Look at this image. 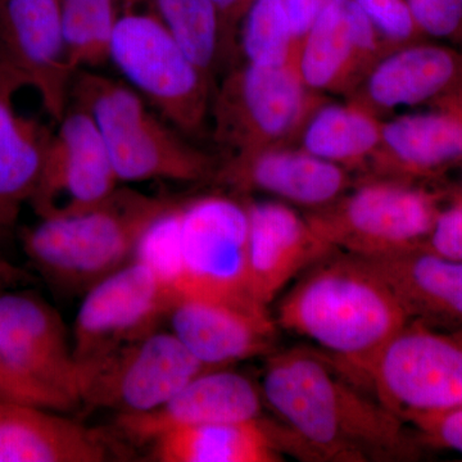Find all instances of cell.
I'll return each mask as SVG.
<instances>
[{
	"label": "cell",
	"mask_w": 462,
	"mask_h": 462,
	"mask_svg": "<svg viewBox=\"0 0 462 462\" xmlns=\"http://www.w3.org/2000/svg\"><path fill=\"white\" fill-rule=\"evenodd\" d=\"M260 387L282 421L289 455L337 462L403 461L418 455L404 420L312 349L273 352Z\"/></svg>",
	"instance_id": "6da1fadb"
},
{
	"label": "cell",
	"mask_w": 462,
	"mask_h": 462,
	"mask_svg": "<svg viewBox=\"0 0 462 462\" xmlns=\"http://www.w3.org/2000/svg\"><path fill=\"white\" fill-rule=\"evenodd\" d=\"M312 264L276 310L278 327L312 340L352 380L411 321L387 282L355 254Z\"/></svg>",
	"instance_id": "7a4b0ae2"
},
{
	"label": "cell",
	"mask_w": 462,
	"mask_h": 462,
	"mask_svg": "<svg viewBox=\"0 0 462 462\" xmlns=\"http://www.w3.org/2000/svg\"><path fill=\"white\" fill-rule=\"evenodd\" d=\"M178 200L118 187L79 214L39 217L21 233L23 251L51 287L85 293L129 263L149 227Z\"/></svg>",
	"instance_id": "3957f363"
},
{
	"label": "cell",
	"mask_w": 462,
	"mask_h": 462,
	"mask_svg": "<svg viewBox=\"0 0 462 462\" xmlns=\"http://www.w3.org/2000/svg\"><path fill=\"white\" fill-rule=\"evenodd\" d=\"M69 103L93 118L120 184L214 181L220 162L162 116L154 115L130 85L91 69H79Z\"/></svg>",
	"instance_id": "277c9868"
},
{
	"label": "cell",
	"mask_w": 462,
	"mask_h": 462,
	"mask_svg": "<svg viewBox=\"0 0 462 462\" xmlns=\"http://www.w3.org/2000/svg\"><path fill=\"white\" fill-rule=\"evenodd\" d=\"M109 62L151 107L185 135L194 138L206 129L215 78L151 11L123 12L112 36Z\"/></svg>",
	"instance_id": "5b68a950"
},
{
	"label": "cell",
	"mask_w": 462,
	"mask_h": 462,
	"mask_svg": "<svg viewBox=\"0 0 462 462\" xmlns=\"http://www.w3.org/2000/svg\"><path fill=\"white\" fill-rule=\"evenodd\" d=\"M446 196L416 181L378 176L305 216L337 251L388 256L424 245Z\"/></svg>",
	"instance_id": "8992f818"
},
{
	"label": "cell",
	"mask_w": 462,
	"mask_h": 462,
	"mask_svg": "<svg viewBox=\"0 0 462 462\" xmlns=\"http://www.w3.org/2000/svg\"><path fill=\"white\" fill-rule=\"evenodd\" d=\"M325 99L306 87L294 63L243 62L215 85L212 138L231 154L296 144L307 118Z\"/></svg>",
	"instance_id": "52a82bcc"
},
{
	"label": "cell",
	"mask_w": 462,
	"mask_h": 462,
	"mask_svg": "<svg viewBox=\"0 0 462 462\" xmlns=\"http://www.w3.org/2000/svg\"><path fill=\"white\" fill-rule=\"evenodd\" d=\"M176 217L179 251L176 300L206 298L257 303L249 291L247 200L224 194L181 199Z\"/></svg>",
	"instance_id": "ba28073f"
},
{
	"label": "cell",
	"mask_w": 462,
	"mask_h": 462,
	"mask_svg": "<svg viewBox=\"0 0 462 462\" xmlns=\"http://www.w3.org/2000/svg\"><path fill=\"white\" fill-rule=\"evenodd\" d=\"M404 422L462 409V330L407 322L357 380Z\"/></svg>",
	"instance_id": "9c48e42d"
},
{
	"label": "cell",
	"mask_w": 462,
	"mask_h": 462,
	"mask_svg": "<svg viewBox=\"0 0 462 462\" xmlns=\"http://www.w3.org/2000/svg\"><path fill=\"white\" fill-rule=\"evenodd\" d=\"M80 366L79 401L117 413L151 411L199 374L212 370L172 331L154 330Z\"/></svg>",
	"instance_id": "30bf717a"
},
{
	"label": "cell",
	"mask_w": 462,
	"mask_h": 462,
	"mask_svg": "<svg viewBox=\"0 0 462 462\" xmlns=\"http://www.w3.org/2000/svg\"><path fill=\"white\" fill-rule=\"evenodd\" d=\"M173 303L172 294L156 273L133 258L85 291L72 338L76 363L98 360L157 330Z\"/></svg>",
	"instance_id": "8fae6325"
},
{
	"label": "cell",
	"mask_w": 462,
	"mask_h": 462,
	"mask_svg": "<svg viewBox=\"0 0 462 462\" xmlns=\"http://www.w3.org/2000/svg\"><path fill=\"white\" fill-rule=\"evenodd\" d=\"M51 134L32 205L39 217L79 214L99 205L118 187L114 163L93 118L69 103Z\"/></svg>",
	"instance_id": "7c38bea8"
},
{
	"label": "cell",
	"mask_w": 462,
	"mask_h": 462,
	"mask_svg": "<svg viewBox=\"0 0 462 462\" xmlns=\"http://www.w3.org/2000/svg\"><path fill=\"white\" fill-rule=\"evenodd\" d=\"M0 62L35 91L56 123L69 105V62L58 0H0Z\"/></svg>",
	"instance_id": "4fadbf2b"
},
{
	"label": "cell",
	"mask_w": 462,
	"mask_h": 462,
	"mask_svg": "<svg viewBox=\"0 0 462 462\" xmlns=\"http://www.w3.org/2000/svg\"><path fill=\"white\" fill-rule=\"evenodd\" d=\"M387 51L355 0H325L298 45L294 66L309 89L346 98Z\"/></svg>",
	"instance_id": "5bb4252c"
},
{
	"label": "cell",
	"mask_w": 462,
	"mask_h": 462,
	"mask_svg": "<svg viewBox=\"0 0 462 462\" xmlns=\"http://www.w3.org/2000/svg\"><path fill=\"white\" fill-rule=\"evenodd\" d=\"M0 354L21 375L80 406V366L62 319L42 298L0 291Z\"/></svg>",
	"instance_id": "9a60e30c"
},
{
	"label": "cell",
	"mask_w": 462,
	"mask_h": 462,
	"mask_svg": "<svg viewBox=\"0 0 462 462\" xmlns=\"http://www.w3.org/2000/svg\"><path fill=\"white\" fill-rule=\"evenodd\" d=\"M263 402L261 387L248 376L226 367L207 370L157 409L117 413L112 434L132 446H149L182 428L263 418Z\"/></svg>",
	"instance_id": "2e32d148"
},
{
	"label": "cell",
	"mask_w": 462,
	"mask_h": 462,
	"mask_svg": "<svg viewBox=\"0 0 462 462\" xmlns=\"http://www.w3.org/2000/svg\"><path fill=\"white\" fill-rule=\"evenodd\" d=\"M214 181L239 193L269 194L310 211L336 202L352 185L348 170L297 144L231 154L218 165Z\"/></svg>",
	"instance_id": "e0dca14e"
},
{
	"label": "cell",
	"mask_w": 462,
	"mask_h": 462,
	"mask_svg": "<svg viewBox=\"0 0 462 462\" xmlns=\"http://www.w3.org/2000/svg\"><path fill=\"white\" fill-rule=\"evenodd\" d=\"M415 114L384 118L370 169L378 176L421 181L462 163V85Z\"/></svg>",
	"instance_id": "ac0fdd59"
},
{
	"label": "cell",
	"mask_w": 462,
	"mask_h": 462,
	"mask_svg": "<svg viewBox=\"0 0 462 462\" xmlns=\"http://www.w3.org/2000/svg\"><path fill=\"white\" fill-rule=\"evenodd\" d=\"M461 85L462 51L421 39L385 51L346 99L385 118L397 109L430 106Z\"/></svg>",
	"instance_id": "d6986e66"
},
{
	"label": "cell",
	"mask_w": 462,
	"mask_h": 462,
	"mask_svg": "<svg viewBox=\"0 0 462 462\" xmlns=\"http://www.w3.org/2000/svg\"><path fill=\"white\" fill-rule=\"evenodd\" d=\"M171 331L211 369L272 355L278 324L269 307L206 298H180L169 316Z\"/></svg>",
	"instance_id": "ffe728a7"
},
{
	"label": "cell",
	"mask_w": 462,
	"mask_h": 462,
	"mask_svg": "<svg viewBox=\"0 0 462 462\" xmlns=\"http://www.w3.org/2000/svg\"><path fill=\"white\" fill-rule=\"evenodd\" d=\"M247 208L249 291L257 303L269 307L298 273L337 249L287 203L247 200Z\"/></svg>",
	"instance_id": "44dd1931"
},
{
	"label": "cell",
	"mask_w": 462,
	"mask_h": 462,
	"mask_svg": "<svg viewBox=\"0 0 462 462\" xmlns=\"http://www.w3.org/2000/svg\"><path fill=\"white\" fill-rule=\"evenodd\" d=\"M56 412L0 401V462H105L121 456L114 434Z\"/></svg>",
	"instance_id": "7402d4cb"
},
{
	"label": "cell",
	"mask_w": 462,
	"mask_h": 462,
	"mask_svg": "<svg viewBox=\"0 0 462 462\" xmlns=\"http://www.w3.org/2000/svg\"><path fill=\"white\" fill-rule=\"evenodd\" d=\"M360 258L387 282L411 320L437 329L462 330V261L424 245Z\"/></svg>",
	"instance_id": "603a6c76"
},
{
	"label": "cell",
	"mask_w": 462,
	"mask_h": 462,
	"mask_svg": "<svg viewBox=\"0 0 462 462\" xmlns=\"http://www.w3.org/2000/svg\"><path fill=\"white\" fill-rule=\"evenodd\" d=\"M25 88V80L0 62V234L16 226L35 196L53 134L18 112L14 99Z\"/></svg>",
	"instance_id": "cb8c5ba5"
},
{
	"label": "cell",
	"mask_w": 462,
	"mask_h": 462,
	"mask_svg": "<svg viewBox=\"0 0 462 462\" xmlns=\"http://www.w3.org/2000/svg\"><path fill=\"white\" fill-rule=\"evenodd\" d=\"M151 460L160 462H281L282 428L276 422H218L182 428L149 445Z\"/></svg>",
	"instance_id": "d4e9b609"
},
{
	"label": "cell",
	"mask_w": 462,
	"mask_h": 462,
	"mask_svg": "<svg viewBox=\"0 0 462 462\" xmlns=\"http://www.w3.org/2000/svg\"><path fill=\"white\" fill-rule=\"evenodd\" d=\"M383 121L354 100L327 98L309 116L296 144L348 171L370 169L382 145Z\"/></svg>",
	"instance_id": "484cf974"
},
{
	"label": "cell",
	"mask_w": 462,
	"mask_h": 462,
	"mask_svg": "<svg viewBox=\"0 0 462 462\" xmlns=\"http://www.w3.org/2000/svg\"><path fill=\"white\" fill-rule=\"evenodd\" d=\"M147 3L149 11L178 39L189 56L215 78L226 62V57L212 0H147Z\"/></svg>",
	"instance_id": "4316f807"
},
{
	"label": "cell",
	"mask_w": 462,
	"mask_h": 462,
	"mask_svg": "<svg viewBox=\"0 0 462 462\" xmlns=\"http://www.w3.org/2000/svg\"><path fill=\"white\" fill-rule=\"evenodd\" d=\"M69 62L75 71L109 62L117 25L118 5L125 0H58Z\"/></svg>",
	"instance_id": "83f0119b"
},
{
	"label": "cell",
	"mask_w": 462,
	"mask_h": 462,
	"mask_svg": "<svg viewBox=\"0 0 462 462\" xmlns=\"http://www.w3.org/2000/svg\"><path fill=\"white\" fill-rule=\"evenodd\" d=\"M243 62L258 66L294 63L296 42L284 0H254L238 33Z\"/></svg>",
	"instance_id": "f1b7e54d"
},
{
	"label": "cell",
	"mask_w": 462,
	"mask_h": 462,
	"mask_svg": "<svg viewBox=\"0 0 462 462\" xmlns=\"http://www.w3.org/2000/svg\"><path fill=\"white\" fill-rule=\"evenodd\" d=\"M355 3L372 21L388 51L427 39L418 29L407 0H355Z\"/></svg>",
	"instance_id": "f546056e"
},
{
	"label": "cell",
	"mask_w": 462,
	"mask_h": 462,
	"mask_svg": "<svg viewBox=\"0 0 462 462\" xmlns=\"http://www.w3.org/2000/svg\"><path fill=\"white\" fill-rule=\"evenodd\" d=\"M424 38L462 51V0H407Z\"/></svg>",
	"instance_id": "4dcf8cb0"
},
{
	"label": "cell",
	"mask_w": 462,
	"mask_h": 462,
	"mask_svg": "<svg viewBox=\"0 0 462 462\" xmlns=\"http://www.w3.org/2000/svg\"><path fill=\"white\" fill-rule=\"evenodd\" d=\"M0 401L44 407L54 411H69L76 404L69 398L36 384L17 373L0 354Z\"/></svg>",
	"instance_id": "1f68e13d"
},
{
	"label": "cell",
	"mask_w": 462,
	"mask_h": 462,
	"mask_svg": "<svg viewBox=\"0 0 462 462\" xmlns=\"http://www.w3.org/2000/svg\"><path fill=\"white\" fill-rule=\"evenodd\" d=\"M425 248L440 256L462 261V189L447 191L445 202L440 206Z\"/></svg>",
	"instance_id": "d6a6232c"
},
{
	"label": "cell",
	"mask_w": 462,
	"mask_h": 462,
	"mask_svg": "<svg viewBox=\"0 0 462 462\" xmlns=\"http://www.w3.org/2000/svg\"><path fill=\"white\" fill-rule=\"evenodd\" d=\"M406 422L416 428L427 445L462 455V409L413 415Z\"/></svg>",
	"instance_id": "836d02e7"
},
{
	"label": "cell",
	"mask_w": 462,
	"mask_h": 462,
	"mask_svg": "<svg viewBox=\"0 0 462 462\" xmlns=\"http://www.w3.org/2000/svg\"><path fill=\"white\" fill-rule=\"evenodd\" d=\"M254 0H212L218 23L226 60H233L234 51L238 47V33L243 18Z\"/></svg>",
	"instance_id": "e575fe53"
},
{
	"label": "cell",
	"mask_w": 462,
	"mask_h": 462,
	"mask_svg": "<svg viewBox=\"0 0 462 462\" xmlns=\"http://www.w3.org/2000/svg\"><path fill=\"white\" fill-rule=\"evenodd\" d=\"M296 48L314 25L325 0H284Z\"/></svg>",
	"instance_id": "d590c367"
},
{
	"label": "cell",
	"mask_w": 462,
	"mask_h": 462,
	"mask_svg": "<svg viewBox=\"0 0 462 462\" xmlns=\"http://www.w3.org/2000/svg\"><path fill=\"white\" fill-rule=\"evenodd\" d=\"M23 273L18 272L16 267L11 266V264L5 263V261L0 260V282H14L18 279L23 278Z\"/></svg>",
	"instance_id": "8d00e7d4"
},
{
	"label": "cell",
	"mask_w": 462,
	"mask_h": 462,
	"mask_svg": "<svg viewBox=\"0 0 462 462\" xmlns=\"http://www.w3.org/2000/svg\"><path fill=\"white\" fill-rule=\"evenodd\" d=\"M461 167H462V163H461ZM461 189H462V187H461Z\"/></svg>",
	"instance_id": "74e56055"
}]
</instances>
